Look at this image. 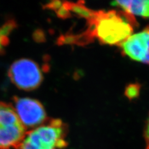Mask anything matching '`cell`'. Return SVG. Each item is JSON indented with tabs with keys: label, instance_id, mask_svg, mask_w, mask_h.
Segmentation results:
<instances>
[{
	"label": "cell",
	"instance_id": "cell-1",
	"mask_svg": "<svg viewBox=\"0 0 149 149\" xmlns=\"http://www.w3.org/2000/svg\"><path fill=\"white\" fill-rule=\"evenodd\" d=\"M88 27L80 35L69 36L67 44H85L97 39L107 45H120L132 34L136 22L134 16L125 11H93L86 19Z\"/></svg>",
	"mask_w": 149,
	"mask_h": 149
},
{
	"label": "cell",
	"instance_id": "cell-2",
	"mask_svg": "<svg viewBox=\"0 0 149 149\" xmlns=\"http://www.w3.org/2000/svg\"><path fill=\"white\" fill-rule=\"evenodd\" d=\"M67 128L59 119H52L26 133L19 149H61L67 145Z\"/></svg>",
	"mask_w": 149,
	"mask_h": 149
},
{
	"label": "cell",
	"instance_id": "cell-3",
	"mask_svg": "<svg viewBox=\"0 0 149 149\" xmlns=\"http://www.w3.org/2000/svg\"><path fill=\"white\" fill-rule=\"evenodd\" d=\"M26 134L14 107L0 101V149H19Z\"/></svg>",
	"mask_w": 149,
	"mask_h": 149
},
{
	"label": "cell",
	"instance_id": "cell-4",
	"mask_svg": "<svg viewBox=\"0 0 149 149\" xmlns=\"http://www.w3.org/2000/svg\"><path fill=\"white\" fill-rule=\"evenodd\" d=\"M11 81L21 90H34L42 81V74L39 65L29 59H21L14 62L8 71Z\"/></svg>",
	"mask_w": 149,
	"mask_h": 149
},
{
	"label": "cell",
	"instance_id": "cell-5",
	"mask_svg": "<svg viewBox=\"0 0 149 149\" xmlns=\"http://www.w3.org/2000/svg\"><path fill=\"white\" fill-rule=\"evenodd\" d=\"M16 113L25 127H34L43 124L46 113L43 106L37 100L15 97L13 100Z\"/></svg>",
	"mask_w": 149,
	"mask_h": 149
},
{
	"label": "cell",
	"instance_id": "cell-6",
	"mask_svg": "<svg viewBox=\"0 0 149 149\" xmlns=\"http://www.w3.org/2000/svg\"><path fill=\"white\" fill-rule=\"evenodd\" d=\"M120 45L130 58L149 66V26L132 34Z\"/></svg>",
	"mask_w": 149,
	"mask_h": 149
},
{
	"label": "cell",
	"instance_id": "cell-7",
	"mask_svg": "<svg viewBox=\"0 0 149 149\" xmlns=\"http://www.w3.org/2000/svg\"><path fill=\"white\" fill-rule=\"evenodd\" d=\"M113 4L132 16L149 17V0L117 1Z\"/></svg>",
	"mask_w": 149,
	"mask_h": 149
},
{
	"label": "cell",
	"instance_id": "cell-8",
	"mask_svg": "<svg viewBox=\"0 0 149 149\" xmlns=\"http://www.w3.org/2000/svg\"><path fill=\"white\" fill-rule=\"evenodd\" d=\"M16 26L13 20H9L0 27V54L9 43V35Z\"/></svg>",
	"mask_w": 149,
	"mask_h": 149
},
{
	"label": "cell",
	"instance_id": "cell-9",
	"mask_svg": "<svg viewBox=\"0 0 149 149\" xmlns=\"http://www.w3.org/2000/svg\"><path fill=\"white\" fill-rule=\"evenodd\" d=\"M139 93V87L136 85H130L126 90V95L132 98V97H136Z\"/></svg>",
	"mask_w": 149,
	"mask_h": 149
},
{
	"label": "cell",
	"instance_id": "cell-10",
	"mask_svg": "<svg viewBox=\"0 0 149 149\" xmlns=\"http://www.w3.org/2000/svg\"><path fill=\"white\" fill-rule=\"evenodd\" d=\"M146 141V149H149V118L147 120V125L145 129V134H144Z\"/></svg>",
	"mask_w": 149,
	"mask_h": 149
}]
</instances>
